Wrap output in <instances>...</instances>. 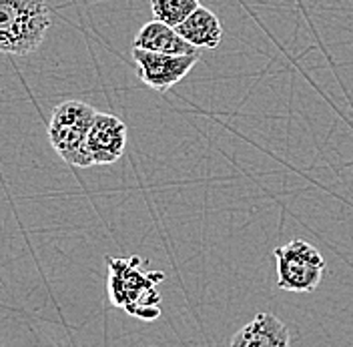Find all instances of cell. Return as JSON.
<instances>
[{
	"label": "cell",
	"mask_w": 353,
	"mask_h": 347,
	"mask_svg": "<svg viewBox=\"0 0 353 347\" xmlns=\"http://www.w3.org/2000/svg\"><path fill=\"white\" fill-rule=\"evenodd\" d=\"M107 267L110 304L141 321H154L161 315L159 283L165 281V273L149 271L139 255L107 257Z\"/></svg>",
	"instance_id": "1"
},
{
	"label": "cell",
	"mask_w": 353,
	"mask_h": 347,
	"mask_svg": "<svg viewBox=\"0 0 353 347\" xmlns=\"http://www.w3.org/2000/svg\"><path fill=\"white\" fill-rule=\"evenodd\" d=\"M50 24L46 0H0V52L14 57L34 52Z\"/></svg>",
	"instance_id": "2"
},
{
	"label": "cell",
	"mask_w": 353,
	"mask_h": 347,
	"mask_svg": "<svg viewBox=\"0 0 353 347\" xmlns=\"http://www.w3.org/2000/svg\"><path fill=\"white\" fill-rule=\"evenodd\" d=\"M99 110L83 101L57 105L48 123V143L57 155L74 167H92L87 152V135Z\"/></svg>",
	"instance_id": "3"
},
{
	"label": "cell",
	"mask_w": 353,
	"mask_h": 347,
	"mask_svg": "<svg viewBox=\"0 0 353 347\" xmlns=\"http://www.w3.org/2000/svg\"><path fill=\"white\" fill-rule=\"evenodd\" d=\"M277 263V287L291 293H309L319 287L325 259L305 239H293L273 251Z\"/></svg>",
	"instance_id": "4"
},
{
	"label": "cell",
	"mask_w": 353,
	"mask_h": 347,
	"mask_svg": "<svg viewBox=\"0 0 353 347\" xmlns=\"http://www.w3.org/2000/svg\"><path fill=\"white\" fill-rule=\"evenodd\" d=\"M201 54H163L143 48H132V61L139 79L153 90L167 92L179 85L199 63Z\"/></svg>",
	"instance_id": "5"
},
{
	"label": "cell",
	"mask_w": 353,
	"mask_h": 347,
	"mask_svg": "<svg viewBox=\"0 0 353 347\" xmlns=\"http://www.w3.org/2000/svg\"><path fill=\"white\" fill-rule=\"evenodd\" d=\"M127 149V125L110 115L97 112L87 135V152L92 165H112Z\"/></svg>",
	"instance_id": "6"
},
{
	"label": "cell",
	"mask_w": 353,
	"mask_h": 347,
	"mask_svg": "<svg viewBox=\"0 0 353 347\" xmlns=\"http://www.w3.org/2000/svg\"><path fill=\"white\" fill-rule=\"evenodd\" d=\"M231 347H289V329L273 313H257L231 339Z\"/></svg>",
	"instance_id": "7"
},
{
	"label": "cell",
	"mask_w": 353,
	"mask_h": 347,
	"mask_svg": "<svg viewBox=\"0 0 353 347\" xmlns=\"http://www.w3.org/2000/svg\"><path fill=\"white\" fill-rule=\"evenodd\" d=\"M132 48H143L163 54H199V48L187 43L176 32V28L154 19L141 26V30L132 41Z\"/></svg>",
	"instance_id": "8"
},
{
	"label": "cell",
	"mask_w": 353,
	"mask_h": 347,
	"mask_svg": "<svg viewBox=\"0 0 353 347\" xmlns=\"http://www.w3.org/2000/svg\"><path fill=\"white\" fill-rule=\"evenodd\" d=\"M176 32L195 48H207V50H215L219 48L221 41H223V24H221L219 17L205 8L199 6L197 10L176 26Z\"/></svg>",
	"instance_id": "9"
},
{
	"label": "cell",
	"mask_w": 353,
	"mask_h": 347,
	"mask_svg": "<svg viewBox=\"0 0 353 347\" xmlns=\"http://www.w3.org/2000/svg\"><path fill=\"white\" fill-rule=\"evenodd\" d=\"M199 8L197 0H151V12L154 21L165 22L176 28Z\"/></svg>",
	"instance_id": "10"
},
{
	"label": "cell",
	"mask_w": 353,
	"mask_h": 347,
	"mask_svg": "<svg viewBox=\"0 0 353 347\" xmlns=\"http://www.w3.org/2000/svg\"><path fill=\"white\" fill-rule=\"evenodd\" d=\"M197 2H201V0H197Z\"/></svg>",
	"instance_id": "11"
}]
</instances>
